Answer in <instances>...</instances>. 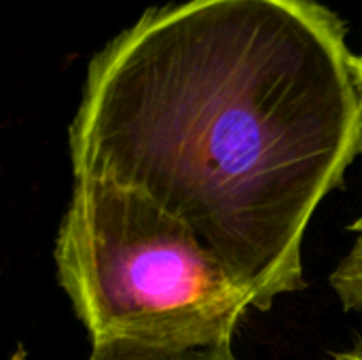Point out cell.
Returning a JSON list of instances; mask_svg holds the SVG:
<instances>
[{
	"mask_svg": "<svg viewBox=\"0 0 362 360\" xmlns=\"http://www.w3.org/2000/svg\"><path fill=\"white\" fill-rule=\"evenodd\" d=\"M53 257L57 282L91 342L231 344L255 308L193 227L108 180H74Z\"/></svg>",
	"mask_w": 362,
	"mask_h": 360,
	"instance_id": "obj_2",
	"label": "cell"
},
{
	"mask_svg": "<svg viewBox=\"0 0 362 360\" xmlns=\"http://www.w3.org/2000/svg\"><path fill=\"white\" fill-rule=\"evenodd\" d=\"M68 144L74 180L185 221L267 312L362 153L358 57L320 0L155 6L91 57Z\"/></svg>",
	"mask_w": 362,
	"mask_h": 360,
	"instance_id": "obj_1",
	"label": "cell"
},
{
	"mask_svg": "<svg viewBox=\"0 0 362 360\" xmlns=\"http://www.w3.org/2000/svg\"><path fill=\"white\" fill-rule=\"evenodd\" d=\"M87 360H238L231 344H210L193 348L148 346L127 339L91 342Z\"/></svg>",
	"mask_w": 362,
	"mask_h": 360,
	"instance_id": "obj_3",
	"label": "cell"
},
{
	"mask_svg": "<svg viewBox=\"0 0 362 360\" xmlns=\"http://www.w3.org/2000/svg\"><path fill=\"white\" fill-rule=\"evenodd\" d=\"M333 360H362V342H356L352 348L337 352Z\"/></svg>",
	"mask_w": 362,
	"mask_h": 360,
	"instance_id": "obj_5",
	"label": "cell"
},
{
	"mask_svg": "<svg viewBox=\"0 0 362 360\" xmlns=\"http://www.w3.org/2000/svg\"><path fill=\"white\" fill-rule=\"evenodd\" d=\"M331 286L346 312H356L362 318V231L348 255L331 274Z\"/></svg>",
	"mask_w": 362,
	"mask_h": 360,
	"instance_id": "obj_4",
	"label": "cell"
},
{
	"mask_svg": "<svg viewBox=\"0 0 362 360\" xmlns=\"http://www.w3.org/2000/svg\"><path fill=\"white\" fill-rule=\"evenodd\" d=\"M358 68H361V79H362V55L358 57Z\"/></svg>",
	"mask_w": 362,
	"mask_h": 360,
	"instance_id": "obj_7",
	"label": "cell"
},
{
	"mask_svg": "<svg viewBox=\"0 0 362 360\" xmlns=\"http://www.w3.org/2000/svg\"><path fill=\"white\" fill-rule=\"evenodd\" d=\"M350 229H352V231H356V233H361L362 231V214L358 216V219H356V221H354V223H352V225H350Z\"/></svg>",
	"mask_w": 362,
	"mask_h": 360,
	"instance_id": "obj_6",
	"label": "cell"
}]
</instances>
